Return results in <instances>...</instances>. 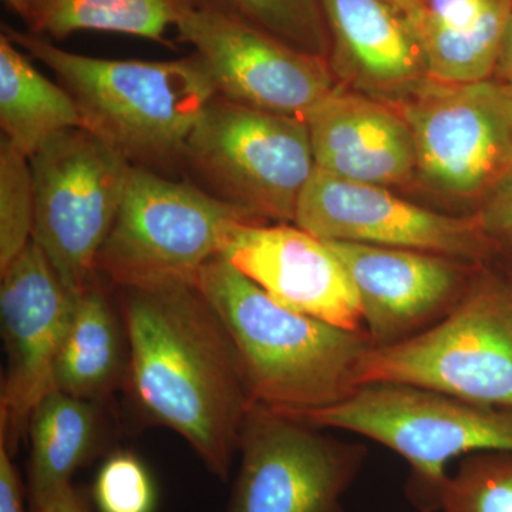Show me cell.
Masks as SVG:
<instances>
[{"instance_id":"obj_1","label":"cell","mask_w":512,"mask_h":512,"mask_svg":"<svg viewBox=\"0 0 512 512\" xmlns=\"http://www.w3.org/2000/svg\"><path fill=\"white\" fill-rule=\"evenodd\" d=\"M120 301L134 404L228 481L254 402L224 323L195 284L121 289Z\"/></svg>"},{"instance_id":"obj_2","label":"cell","mask_w":512,"mask_h":512,"mask_svg":"<svg viewBox=\"0 0 512 512\" xmlns=\"http://www.w3.org/2000/svg\"><path fill=\"white\" fill-rule=\"evenodd\" d=\"M197 288L224 323L254 404L276 413L325 409L359 389L373 343L289 309L222 256L198 274Z\"/></svg>"},{"instance_id":"obj_3","label":"cell","mask_w":512,"mask_h":512,"mask_svg":"<svg viewBox=\"0 0 512 512\" xmlns=\"http://www.w3.org/2000/svg\"><path fill=\"white\" fill-rule=\"evenodd\" d=\"M2 32L52 70L76 103L84 130L133 167L161 174L180 168L188 137L218 96L194 53L167 62L100 59L77 55L47 37L9 25Z\"/></svg>"},{"instance_id":"obj_4","label":"cell","mask_w":512,"mask_h":512,"mask_svg":"<svg viewBox=\"0 0 512 512\" xmlns=\"http://www.w3.org/2000/svg\"><path fill=\"white\" fill-rule=\"evenodd\" d=\"M285 416L322 430L350 431L399 454L412 468L407 494L426 512L439 507L451 460L480 451L512 453L510 410L413 384H365L343 402Z\"/></svg>"},{"instance_id":"obj_5","label":"cell","mask_w":512,"mask_h":512,"mask_svg":"<svg viewBox=\"0 0 512 512\" xmlns=\"http://www.w3.org/2000/svg\"><path fill=\"white\" fill-rule=\"evenodd\" d=\"M242 221L262 220L191 181L133 167L119 214L97 256V274L120 289L195 284Z\"/></svg>"},{"instance_id":"obj_6","label":"cell","mask_w":512,"mask_h":512,"mask_svg":"<svg viewBox=\"0 0 512 512\" xmlns=\"http://www.w3.org/2000/svg\"><path fill=\"white\" fill-rule=\"evenodd\" d=\"M180 168L201 190L258 220L293 224L316 165L306 121L217 96L188 137Z\"/></svg>"},{"instance_id":"obj_7","label":"cell","mask_w":512,"mask_h":512,"mask_svg":"<svg viewBox=\"0 0 512 512\" xmlns=\"http://www.w3.org/2000/svg\"><path fill=\"white\" fill-rule=\"evenodd\" d=\"M403 383L512 412V291L504 279L478 272L446 319L396 345L372 348L359 387Z\"/></svg>"},{"instance_id":"obj_8","label":"cell","mask_w":512,"mask_h":512,"mask_svg":"<svg viewBox=\"0 0 512 512\" xmlns=\"http://www.w3.org/2000/svg\"><path fill=\"white\" fill-rule=\"evenodd\" d=\"M33 239L73 296L96 278L97 256L119 214L133 165L84 128L50 138L30 157Z\"/></svg>"},{"instance_id":"obj_9","label":"cell","mask_w":512,"mask_h":512,"mask_svg":"<svg viewBox=\"0 0 512 512\" xmlns=\"http://www.w3.org/2000/svg\"><path fill=\"white\" fill-rule=\"evenodd\" d=\"M417 173L451 197L483 200L512 163V92L500 80H424L404 104Z\"/></svg>"},{"instance_id":"obj_10","label":"cell","mask_w":512,"mask_h":512,"mask_svg":"<svg viewBox=\"0 0 512 512\" xmlns=\"http://www.w3.org/2000/svg\"><path fill=\"white\" fill-rule=\"evenodd\" d=\"M228 512H342L367 450L254 404Z\"/></svg>"},{"instance_id":"obj_11","label":"cell","mask_w":512,"mask_h":512,"mask_svg":"<svg viewBox=\"0 0 512 512\" xmlns=\"http://www.w3.org/2000/svg\"><path fill=\"white\" fill-rule=\"evenodd\" d=\"M222 99L305 121L340 89L323 57L309 55L211 10L190 8L177 26Z\"/></svg>"},{"instance_id":"obj_12","label":"cell","mask_w":512,"mask_h":512,"mask_svg":"<svg viewBox=\"0 0 512 512\" xmlns=\"http://www.w3.org/2000/svg\"><path fill=\"white\" fill-rule=\"evenodd\" d=\"M2 274L0 322L6 372L0 393V444L15 456L37 404L55 389L57 356L74 296L32 238Z\"/></svg>"},{"instance_id":"obj_13","label":"cell","mask_w":512,"mask_h":512,"mask_svg":"<svg viewBox=\"0 0 512 512\" xmlns=\"http://www.w3.org/2000/svg\"><path fill=\"white\" fill-rule=\"evenodd\" d=\"M293 224L322 241L419 249L478 264L491 251L474 217H450L396 197L386 187L356 183L315 168Z\"/></svg>"},{"instance_id":"obj_14","label":"cell","mask_w":512,"mask_h":512,"mask_svg":"<svg viewBox=\"0 0 512 512\" xmlns=\"http://www.w3.org/2000/svg\"><path fill=\"white\" fill-rule=\"evenodd\" d=\"M326 242L348 272L375 348L412 339L446 319L478 275L470 274L477 264L434 252Z\"/></svg>"},{"instance_id":"obj_15","label":"cell","mask_w":512,"mask_h":512,"mask_svg":"<svg viewBox=\"0 0 512 512\" xmlns=\"http://www.w3.org/2000/svg\"><path fill=\"white\" fill-rule=\"evenodd\" d=\"M222 258L293 311L365 332L355 288L328 242L288 222H238Z\"/></svg>"},{"instance_id":"obj_16","label":"cell","mask_w":512,"mask_h":512,"mask_svg":"<svg viewBox=\"0 0 512 512\" xmlns=\"http://www.w3.org/2000/svg\"><path fill=\"white\" fill-rule=\"evenodd\" d=\"M305 121L319 170L386 188L417 171L410 128L386 104L338 89Z\"/></svg>"},{"instance_id":"obj_17","label":"cell","mask_w":512,"mask_h":512,"mask_svg":"<svg viewBox=\"0 0 512 512\" xmlns=\"http://www.w3.org/2000/svg\"><path fill=\"white\" fill-rule=\"evenodd\" d=\"M335 43L336 66L377 92L416 89L427 76L406 16L384 0H318Z\"/></svg>"},{"instance_id":"obj_18","label":"cell","mask_w":512,"mask_h":512,"mask_svg":"<svg viewBox=\"0 0 512 512\" xmlns=\"http://www.w3.org/2000/svg\"><path fill=\"white\" fill-rule=\"evenodd\" d=\"M127 373L123 320L117 318L97 275L74 296L72 318L56 360L55 389L104 404L126 387Z\"/></svg>"},{"instance_id":"obj_19","label":"cell","mask_w":512,"mask_h":512,"mask_svg":"<svg viewBox=\"0 0 512 512\" xmlns=\"http://www.w3.org/2000/svg\"><path fill=\"white\" fill-rule=\"evenodd\" d=\"M103 403L53 390L30 417L28 493L32 511L72 484L103 447Z\"/></svg>"},{"instance_id":"obj_20","label":"cell","mask_w":512,"mask_h":512,"mask_svg":"<svg viewBox=\"0 0 512 512\" xmlns=\"http://www.w3.org/2000/svg\"><path fill=\"white\" fill-rule=\"evenodd\" d=\"M0 127L3 138L29 158L50 138L83 128L69 92L39 72L28 53L0 33Z\"/></svg>"},{"instance_id":"obj_21","label":"cell","mask_w":512,"mask_h":512,"mask_svg":"<svg viewBox=\"0 0 512 512\" xmlns=\"http://www.w3.org/2000/svg\"><path fill=\"white\" fill-rule=\"evenodd\" d=\"M190 0H32L22 20L33 35L64 39L76 32L121 33L170 46Z\"/></svg>"},{"instance_id":"obj_22","label":"cell","mask_w":512,"mask_h":512,"mask_svg":"<svg viewBox=\"0 0 512 512\" xmlns=\"http://www.w3.org/2000/svg\"><path fill=\"white\" fill-rule=\"evenodd\" d=\"M511 6L512 0H493L471 28L460 32L436 29L414 32L423 52L427 79L446 84L493 79Z\"/></svg>"},{"instance_id":"obj_23","label":"cell","mask_w":512,"mask_h":512,"mask_svg":"<svg viewBox=\"0 0 512 512\" xmlns=\"http://www.w3.org/2000/svg\"><path fill=\"white\" fill-rule=\"evenodd\" d=\"M192 8L241 20L285 45L325 59L328 28L318 0H190Z\"/></svg>"},{"instance_id":"obj_24","label":"cell","mask_w":512,"mask_h":512,"mask_svg":"<svg viewBox=\"0 0 512 512\" xmlns=\"http://www.w3.org/2000/svg\"><path fill=\"white\" fill-rule=\"evenodd\" d=\"M439 512H512V453L480 451L461 458L439 495Z\"/></svg>"},{"instance_id":"obj_25","label":"cell","mask_w":512,"mask_h":512,"mask_svg":"<svg viewBox=\"0 0 512 512\" xmlns=\"http://www.w3.org/2000/svg\"><path fill=\"white\" fill-rule=\"evenodd\" d=\"M35 184L30 158L2 137L0 141V271L32 241Z\"/></svg>"},{"instance_id":"obj_26","label":"cell","mask_w":512,"mask_h":512,"mask_svg":"<svg viewBox=\"0 0 512 512\" xmlns=\"http://www.w3.org/2000/svg\"><path fill=\"white\" fill-rule=\"evenodd\" d=\"M93 500L99 512H154L156 485L136 454L116 451L97 473Z\"/></svg>"},{"instance_id":"obj_27","label":"cell","mask_w":512,"mask_h":512,"mask_svg":"<svg viewBox=\"0 0 512 512\" xmlns=\"http://www.w3.org/2000/svg\"><path fill=\"white\" fill-rule=\"evenodd\" d=\"M474 220L491 241L512 242V163L484 195Z\"/></svg>"},{"instance_id":"obj_28","label":"cell","mask_w":512,"mask_h":512,"mask_svg":"<svg viewBox=\"0 0 512 512\" xmlns=\"http://www.w3.org/2000/svg\"><path fill=\"white\" fill-rule=\"evenodd\" d=\"M23 483L5 446L0 444V512H23Z\"/></svg>"},{"instance_id":"obj_29","label":"cell","mask_w":512,"mask_h":512,"mask_svg":"<svg viewBox=\"0 0 512 512\" xmlns=\"http://www.w3.org/2000/svg\"><path fill=\"white\" fill-rule=\"evenodd\" d=\"M33 512H90L89 505L73 484L57 491L45 504Z\"/></svg>"},{"instance_id":"obj_30","label":"cell","mask_w":512,"mask_h":512,"mask_svg":"<svg viewBox=\"0 0 512 512\" xmlns=\"http://www.w3.org/2000/svg\"><path fill=\"white\" fill-rule=\"evenodd\" d=\"M512 76V6L510 19H508L507 30H505L503 49H501L500 60H498L495 76L500 82H505Z\"/></svg>"},{"instance_id":"obj_31","label":"cell","mask_w":512,"mask_h":512,"mask_svg":"<svg viewBox=\"0 0 512 512\" xmlns=\"http://www.w3.org/2000/svg\"><path fill=\"white\" fill-rule=\"evenodd\" d=\"M384 2L392 5L394 9L399 10L404 16L413 15L423 5L424 0H384Z\"/></svg>"},{"instance_id":"obj_32","label":"cell","mask_w":512,"mask_h":512,"mask_svg":"<svg viewBox=\"0 0 512 512\" xmlns=\"http://www.w3.org/2000/svg\"><path fill=\"white\" fill-rule=\"evenodd\" d=\"M3 2L6 3V6H8L12 12H15L16 15L22 19L23 16H25V13L28 12L29 5L32 0H3Z\"/></svg>"},{"instance_id":"obj_33","label":"cell","mask_w":512,"mask_h":512,"mask_svg":"<svg viewBox=\"0 0 512 512\" xmlns=\"http://www.w3.org/2000/svg\"><path fill=\"white\" fill-rule=\"evenodd\" d=\"M504 83L507 84V86L510 87V89L512 90V76L508 77V79L505 80Z\"/></svg>"},{"instance_id":"obj_34","label":"cell","mask_w":512,"mask_h":512,"mask_svg":"<svg viewBox=\"0 0 512 512\" xmlns=\"http://www.w3.org/2000/svg\"><path fill=\"white\" fill-rule=\"evenodd\" d=\"M507 284L510 285L511 291H512V278L507 279Z\"/></svg>"}]
</instances>
